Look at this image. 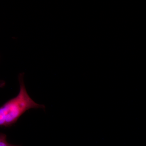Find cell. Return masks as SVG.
<instances>
[{
  "label": "cell",
  "instance_id": "cell-1",
  "mask_svg": "<svg viewBox=\"0 0 146 146\" xmlns=\"http://www.w3.org/2000/svg\"><path fill=\"white\" fill-rule=\"evenodd\" d=\"M23 75L21 74L19 76L20 86L18 95L0 107V127H9L13 125L29 110L45 108L44 105L36 103L29 96L24 83Z\"/></svg>",
  "mask_w": 146,
  "mask_h": 146
},
{
  "label": "cell",
  "instance_id": "cell-2",
  "mask_svg": "<svg viewBox=\"0 0 146 146\" xmlns=\"http://www.w3.org/2000/svg\"><path fill=\"white\" fill-rule=\"evenodd\" d=\"M0 146H21L9 143L7 141V135L5 133H0Z\"/></svg>",
  "mask_w": 146,
  "mask_h": 146
}]
</instances>
